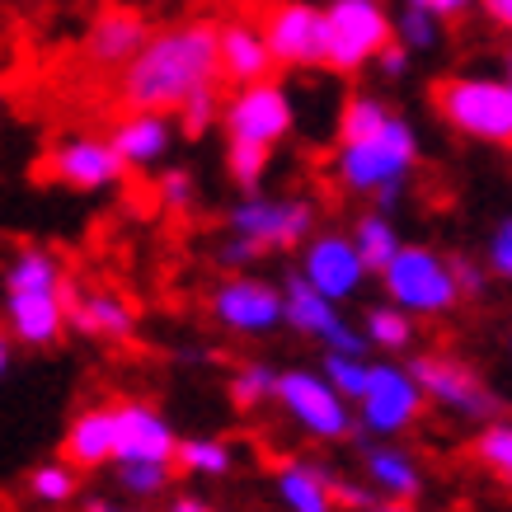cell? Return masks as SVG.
Wrapping results in <instances>:
<instances>
[{"instance_id": "obj_1", "label": "cell", "mask_w": 512, "mask_h": 512, "mask_svg": "<svg viewBox=\"0 0 512 512\" xmlns=\"http://www.w3.org/2000/svg\"><path fill=\"white\" fill-rule=\"evenodd\" d=\"M118 94L127 109L174 113L193 90L221 85L217 76V24L188 19L174 29L151 33L127 66H118Z\"/></svg>"}, {"instance_id": "obj_2", "label": "cell", "mask_w": 512, "mask_h": 512, "mask_svg": "<svg viewBox=\"0 0 512 512\" xmlns=\"http://www.w3.org/2000/svg\"><path fill=\"white\" fill-rule=\"evenodd\" d=\"M414 170H419V132L395 113L372 137L339 141V156H334V179L348 193H362V198H376L386 188H404V179Z\"/></svg>"}, {"instance_id": "obj_3", "label": "cell", "mask_w": 512, "mask_h": 512, "mask_svg": "<svg viewBox=\"0 0 512 512\" xmlns=\"http://www.w3.org/2000/svg\"><path fill=\"white\" fill-rule=\"evenodd\" d=\"M437 118L480 146H512V85L503 76H447L433 85Z\"/></svg>"}, {"instance_id": "obj_4", "label": "cell", "mask_w": 512, "mask_h": 512, "mask_svg": "<svg viewBox=\"0 0 512 512\" xmlns=\"http://www.w3.org/2000/svg\"><path fill=\"white\" fill-rule=\"evenodd\" d=\"M376 278L386 287L390 306L409 311L414 320H442V315H451L461 306L451 259L433 245H400L395 259H390Z\"/></svg>"}, {"instance_id": "obj_5", "label": "cell", "mask_w": 512, "mask_h": 512, "mask_svg": "<svg viewBox=\"0 0 512 512\" xmlns=\"http://www.w3.org/2000/svg\"><path fill=\"white\" fill-rule=\"evenodd\" d=\"M325 15V66L334 76H357L362 66L395 38V15L386 0H329L320 5Z\"/></svg>"}, {"instance_id": "obj_6", "label": "cell", "mask_w": 512, "mask_h": 512, "mask_svg": "<svg viewBox=\"0 0 512 512\" xmlns=\"http://www.w3.org/2000/svg\"><path fill=\"white\" fill-rule=\"evenodd\" d=\"M273 400L315 442H343L357 428L353 404L343 400L320 372H311V367H292V372L273 376Z\"/></svg>"}, {"instance_id": "obj_7", "label": "cell", "mask_w": 512, "mask_h": 512, "mask_svg": "<svg viewBox=\"0 0 512 512\" xmlns=\"http://www.w3.org/2000/svg\"><path fill=\"white\" fill-rule=\"evenodd\" d=\"M221 127L231 141H254V146H282L296 132V99L278 80H254V85H235L231 99H221Z\"/></svg>"}, {"instance_id": "obj_8", "label": "cell", "mask_w": 512, "mask_h": 512, "mask_svg": "<svg viewBox=\"0 0 512 512\" xmlns=\"http://www.w3.org/2000/svg\"><path fill=\"white\" fill-rule=\"evenodd\" d=\"M409 376L419 381L423 400H433L437 409H447V414H456V419L489 423L498 414V395L489 390V381H484L470 362H461V357L419 353L414 357V367H409Z\"/></svg>"}, {"instance_id": "obj_9", "label": "cell", "mask_w": 512, "mask_h": 512, "mask_svg": "<svg viewBox=\"0 0 512 512\" xmlns=\"http://www.w3.org/2000/svg\"><path fill=\"white\" fill-rule=\"evenodd\" d=\"M423 390L400 362H372L367 367V386L353 400V419L372 437H400L404 428H414L423 414Z\"/></svg>"}, {"instance_id": "obj_10", "label": "cell", "mask_w": 512, "mask_h": 512, "mask_svg": "<svg viewBox=\"0 0 512 512\" xmlns=\"http://www.w3.org/2000/svg\"><path fill=\"white\" fill-rule=\"evenodd\" d=\"M296 249H301L296 278L306 282V287H315L334 306L353 301L367 287V278H372V268L362 264V254L348 240V231H311Z\"/></svg>"}, {"instance_id": "obj_11", "label": "cell", "mask_w": 512, "mask_h": 512, "mask_svg": "<svg viewBox=\"0 0 512 512\" xmlns=\"http://www.w3.org/2000/svg\"><path fill=\"white\" fill-rule=\"evenodd\" d=\"M231 231L264 249H296L315 231V202L273 198V193H245L231 207Z\"/></svg>"}, {"instance_id": "obj_12", "label": "cell", "mask_w": 512, "mask_h": 512, "mask_svg": "<svg viewBox=\"0 0 512 512\" xmlns=\"http://www.w3.org/2000/svg\"><path fill=\"white\" fill-rule=\"evenodd\" d=\"M273 66L287 71H320L325 66V15L311 0H278L259 24Z\"/></svg>"}, {"instance_id": "obj_13", "label": "cell", "mask_w": 512, "mask_h": 512, "mask_svg": "<svg viewBox=\"0 0 512 512\" xmlns=\"http://www.w3.org/2000/svg\"><path fill=\"white\" fill-rule=\"evenodd\" d=\"M212 320L226 325L231 334H245V339L273 334L282 325V287L268 278H254V273H231L212 292Z\"/></svg>"}, {"instance_id": "obj_14", "label": "cell", "mask_w": 512, "mask_h": 512, "mask_svg": "<svg viewBox=\"0 0 512 512\" xmlns=\"http://www.w3.org/2000/svg\"><path fill=\"white\" fill-rule=\"evenodd\" d=\"M43 174L52 184L76 193H104L127 179V165L109 146V137H62L43 160Z\"/></svg>"}, {"instance_id": "obj_15", "label": "cell", "mask_w": 512, "mask_h": 512, "mask_svg": "<svg viewBox=\"0 0 512 512\" xmlns=\"http://www.w3.org/2000/svg\"><path fill=\"white\" fill-rule=\"evenodd\" d=\"M282 325L296 329V334H306V339H315V343H325V353H367L362 329L348 325L339 306L325 301L315 287H306L296 273L282 282Z\"/></svg>"}, {"instance_id": "obj_16", "label": "cell", "mask_w": 512, "mask_h": 512, "mask_svg": "<svg viewBox=\"0 0 512 512\" xmlns=\"http://www.w3.org/2000/svg\"><path fill=\"white\" fill-rule=\"evenodd\" d=\"M174 447H179V433L156 404H113V461H170L174 466Z\"/></svg>"}, {"instance_id": "obj_17", "label": "cell", "mask_w": 512, "mask_h": 512, "mask_svg": "<svg viewBox=\"0 0 512 512\" xmlns=\"http://www.w3.org/2000/svg\"><path fill=\"white\" fill-rule=\"evenodd\" d=\"M76 282L66 278L62 292H19L0 296L5 301V334L24 348H52L66 334V306L76 301Z\"/></svg>"}, {"instance_id": "obj_18", "label": "cell", "mask_w": 512, "mask_h": 512, "mask_svg": "<svg viewBox=\"0 0 512 512\" xmlns=\"http://www.w3.org/2000/svg\"><path fill=\"white\" fill-rule=\"evenodd\" d=\"M273 71L278 66H273V52H268L259 24H249V19L217 24V76L226 85H254V80H268Z\"/></svg>"}, {"instance_id": "obj_19", "label": "cell", "mask_w": 512, "mask_h": 512, "mask_svg": "<svg viewBox=\"0 0 512 512\" xmlns=\"http://www.w3.org/2000/svg\"><path fill=\"white\" fill-rule=\"evenodd\" d=\"M66 329H76L85 339H109L123 343L137 334V306L123 292H76V301L66 306Z\"/></svg>"}, {"instance_id": "obj_20", "label": "cell", "mask_w": 512, "mask_h": 512, "mask_svg": "<svg viewBox=\"0 0 512 512\" xmlns=\"http://www.w3.org/2000/svg\"><path fill=\"white\" fill-rule=\"evenodd\" d=\"M151 38V24L141 10H127V5H113L90 24L85 33V57L94 66H127L141 52V43Z\"/></svg>"}, {"instance_id": "obj_21", "label": "cell", "mask_w": 512, "mask_h": 512, "mask_svg": "<svg viewBox=\"0 0 512 512\" xmlns=\"http://www.w3.org/2000/svg\"><path fill=\"white\" fill-rule=\"evenodd\" d=\"M109 146L118 151V160H123L127 170H151V165H160V160L170 156V146H174V123L165 118V113L132 109L123 123L113 127Z\"/></svg>"}, {"instance_id": "obj_22", "label": "cell", "mask_w": 512, "mask_h": 512, "mask_svg": "<svg viewBox=\"0 0 512 512\" xmlns=\"http://www.w3.org/2000/svg\"><path fill=\"white\" fill-rule=\"evenodd\" d=\"M62 461L76 470L113 466V404L80 409L62 437Z\"/></svg>"}, {"instance_id": "obj_23", "label": "cell", "mask_w": 512, "mask_h": 512, "mask_svg": "<svg viewBox=\"0 0 512 512\" xmlns=\"http://www.w3.org/2000/svg\"><path fill=\"white\" fill-rule=\"evenodd\" d=\"M71 278L62 264V254L47 245H19L5 268H0V296L19 292H62V282Z\"/></svg>"}, {"instance_id": "obj_24", "label": "cell", "mask_w": 512, "mask_h": 512, "mask_svg": "<svg viewBox=\"0 0 512 512\" xmlns=\"http://www.w3.org/2000/svg\"><path fill=\"white\" fill-rule=\"evenodd\" d=\"M273 484H278V498L287 512H334L339 508V503H334V475H329L325 466H315V461H301V456L282 461Z\"/></svg>"}, {"instance_id": "obj_25", "label": "cell", "mask_w": 512, "mask_h": 512, "mask_svg": "<svg viewBox=\"0 0 512 512\" xmlns=\"http://www.w3.org/2000/svg\"><path fill=\"white\" fill-rule=\"evenodd\" d=\"M367 484L376 489V498L390 503H414L423 494V470L419 461L400 447H372L367 451Z\"/></svg>"}, {"instance_id": "obj_26", "label": "cell", "mask_w": 512, "mask_h": 512, "mask_svg": "<svg viewBox=\"0 0 512 512\" xmlns=\"http://www.w3.org/2000/svg\"><path fill=\"white\" fill-rule=\"evenodd\" d=\"M348 240L357 245V254H362V264L372 268V273H381V268L395 259V249L404 245L400 231H395V221H390V212H381V207H372V212H362V217L353 221V231H348Z\"/></svg>"}, {"instance_id": "obj_27", "label": "cell", "mask_w": 512, "mask_h": 512, "mask_svg": "<svg viewBox=\"0 0 512 512\" xmlns=\"http://www.w3.org/2000/svg\"><path fill=\"white\" fill-rule=\"evenodd\" d=\"M235 466V447L226 437H179L174 447V470L198 475V480H221Z\"/></svg>"}, {"instance_id": "obj_28", "label": "cell", "mask_w": 512, "mask_h": 512, "mask_svg": "<svg viewBox=\"0 0 512 512\" xmlns=\"http://www.w3.org/2000/svg\"><path fill=\"white\" fill-rule=\"evenodd\" d=\"M390 104L381 99V94H348L339 104V118H334V127H339V141H362L372 137V132H381L390 118Z\"/></svg>"}, {"instance_id": "obj_29", "label": "cell", "mask_w": 512, "mask_h": 512, "mask_svg": "<svg viewBox=\"0 0 512 512\" xmlns=\"http://www.w3.org/2000/svg\"><path fill=\"white\" fill-rule=\"evenodd\" d=\"M362 339H367V348L376 343L381 353H404V348H414V315L400 306H372Z\"/></svg>"}, {"instance_id": "obj_30", "label": "cell", "mask_w": 512, "mask_h": 512, "mask_svg": "<svg viewBox=\"0 0 512 512\" xmlns=\"http://www.w3.org/2000/svg\"><path fill=\"white\" fill-rule=\"evenodd\" d=\"M113 475H118V489L137 503H151L170 489L174 466L170 461H113Z\"/></svg>"}, {"instance_id": "obj_31", "label": "cell", "mask_w": 512, "mask_h": 512, "mask_svg": "<svg viewBox=\"0 0 512 512\" xmlns=\"http://www.w3.org/2000/svg\"><path fill=\"white\" fill-rule=\"evenodd\" d=\"M268 165H273V151L268 146H254V141H231L226 146V174L240 193H259L268 179Z\"/></svg>"}, {"instance_id": "obj_32", "label": "cell", "mask_w": 512, "mask_h": 512, "mask_svg": "<svg viewBox=\"0 0 512 512\" xmlns=\"http://www.w3.org/2000/svg\"><path fill=\"white\" fill-rule=\"evenodd\" d=\"M475 456H480V466L498 480H512V423L508 419H489L480 423V433H475Z\"/></svg>"}, {"instance_id": "obj_33", "label": "cell", "mask_w": 512, "mask_h": 512, "mask_svg": "<svg viewBox=\"0 0 512 512\" xmlns=\"http://www.w3.org/2000/svg\"><path fill=\"white\" fill-rule=\"evenodd\" d=\"M29 494L38 503H71L80 494V470L66 461H43L29 470Z\"/></svg>"}, {"instance_id": "obj_34", "label": "cell", "mask_w": 512, "mask_h": 512, "mask_svg": "<svg viewBox=\"0 0 512 512\" xmlns=\"http://www.w3.org/2000/svg\"><path fill=\"white\" fill-rule=\"evenodd\" d=\"M395 43L409 47V52H433L442 43V19H433L419 5H404L395 15Z\"/></svg>"}, {"instance_id": "obj_35", "label": "cell", "mask_w": 512, "mask_h": 512, "mask_svg": "<svg viewBox=\"0 0 512 512\" xmlns=\"http://www.w3.org/2000/svg\"><path fill=\"white\" fill-rule=\"evenodd\" d=\"M273 367H264V362H245V367H235L231 376V404L240 409V414H249V409H259L264 400H273Z\"/></svg>"}, {"instance_id": "obj_36", "label": "cell", "mask_w": 512, "mask_h": 512, "mask_svg": "<svg viewBox=\"0 0 512 512\" xmlns=\"http://www.w3.org/2000/svg\"><path fill=\"white\" fill-rule=\"evenodd\" d=\"M367 367H372V362H367V353H325L320 376L339 390L343 400L353 404L357 395H362V386H367Z\"/></svg>"}, {"instance_id": "obj_37", "label": "cell", "mask_w": 512, "mask_h": 512, "mask_svg": "<svg viewBox=\"0 0 512 512\" xmlns=\"http://www.w3.org/2000/svg\"><path fill=\"white\" fill-rule=\"evenodd\" d=\"M221 99H226V94H221V85H207V90H193L184 99V104H179V127H184V137H202V132H207V127L217 123L221 118Z\"/></svg>"}, {"instance_id": "obj_38", "label": "cell", "mask_w": 512, "mask_h": 512, "mask_svg": "<svg viewBox=\"0 0 512 512\" xmlns=\"http://www.w3.org/2000/svg\"><path fill=\"white\" fill-rule=\"evenodd\" d=\"M156 198H160V207H170V212H188V207H193V174H188L184 165L160 170Z\"/></svg>"}, {"instance_id": "obj_39", "label": "cell", "mask_w": 512, "mask_h": 512, "mask_svg": "<svg viewBox=\"0 0 512 512\" xmlns=\"http://www.w3.org/2000/svg\"><path fill=\"white\" fill-rule=\"evenodd\" d=\"M451 273H456V292H461V301H475V296H484V287H489V273H484L470 254H451Z\"/></svg>"}, {"instance_id": "obj_40", "label": "cell", "mask_w": 512, "mask_h": 512, "mask_svg": "<svg viewBox=\"0 0 512 512\" xmlns=\"http://www.w3.org/2000/svg\"><path fill=\"white\" fill-rule=\"evenodd\" d=\"M489 273L503 282H512V217L503 221L494 231V240H489Z\"/></svg>"}, {"instance_id": "obj_41", "label": "cell", "mask_w": 512, "mask_h": 512, "mask_svg": "<svg viewBox=\"0 0 512 512\" xmlns=\"http://www.w3.org/2000/svg\"><path fill=\"white\" fill-rule=\"evenodd\" d=\"M217 259H221V268H249V264H259L264 259V249L254 245V240H245V235H226V245L217 249Z\"/></svg>"}, {"instance_id": "obj_42", "label": "cell", "mask_w": 512, "mask_h": 512, "mask_svg": "<svg viewBox=\"0 0 512 512\" xmlns=\"http://www.w3.org/2000/svg\"><path fill=\"white\" fill-rule=\"evenodd\" d=\"M372 62H376V71H381L386 80H400L404 71H409V62H414V52H409V47H400L395 38H390V43L381 47V52H376Z\"/></svg>"}, {"instance_id": "obj_43", "label": "cell", "mask_w": 512, "mask_h": 512, "mask_svg": "<svg viewBox=\"0 0 512 512\" xmlns=\"http://www.w3.org/2000/svg\"><path fill=\"white\" fill-rule=\"evenodd\" d=\"M404 5H419V10H428V15L442 19V24L470 15V10H480V0H404Z\"/></svg>"}, {"instance_id": "obj_44", "label": "cell", "mask_w": 512, "mask_h": 512, "mask_svg": "<svg viewBox=\"0 0 512 512\" xmlns=\"http://www.w3.org/2000/svg\"><path fill=\"white\" fill-rule=\"evenodd\" d=\"M334 503H343V508H357V512H367V508H376V489H367V484L334 480Z\"/></svg>"}, {"instance_id": "obj_45", "label": "cell", "mask_w": 512, "mask_h": 512, "mask_svg": "<svg viewBox=\"0 0 512 512\" xmlns=\"http://www.w3.org/2000/svg\"><path fill=\"white\" fill-rule=\"evenodd\" d=\"M480 10L489 15V24H498L503 33H512V0H480Z\"/></svg>"}, {"instance_id": "obj_46", "label": "cell", "mask_w": 512, "mask_h": 512, "mask_svg": "<svg viewBox=\"0 0 512 512\" xmlns=\"http://www.w3.org/2000/svg\"><path fill=\"white\" fill-rule=\"evenodd\" d=\"M85 512H141V508H132V503H118V498H90V503H85Z\"/></svg>"}, {"instance_id": "obj_47", "label": "cell", "mask_w": 512, "mask_h": 512, "mask_svg": "<svg viewBox=\"0 0 512 512\" xmlns=\"http://www.w3.org/2000/svg\"><path fill=\"white\" fill-rule=\"evenodd\" d=\"M170 512H212V508H207V503H202V498H174V503H170Z\"/></svg>"}, {"instance_id": "obj_48", "label": "cell", "mask_w": 512, "mask_h": 512, "mask_svg": "<svg viewBox=\"0 0 512 512\" xmlns=\"http://www.w3.org/2000/svg\"><path fill=\"white\" fill-rule=\"evenodd\" d=\"M10 348H15V339L5 334V325H0V376L10 372Z\"/></svg>"}, {"instance_id": "obj_49", "label": "cell", "mask_w": 512, "mask_h": 512, "mask_svg": "<svg viewBox=\"0 0 512 512\" xmlns=\"http://www.w3.org/2000/svg\"><path fill=\"white\" fill-rule=\"evenodd\" d=\"M367 512H414V503H390V498H381V503L367 508Z\"/></svg>"}, {"instance_id": "obj_50", "label": "cell", "mask_w": 512, "mask_h": 512, "mask_svg": "<svg viewBox=\"0 0 512 512\" xmlns=\"http://www.w3.org/2000/svg\"><path fill=\"white\" fill-rule=\"evenodd\" d=\"M503 80L512 85V52H508V62H503Z\"/></svg>"}]
</instances>
